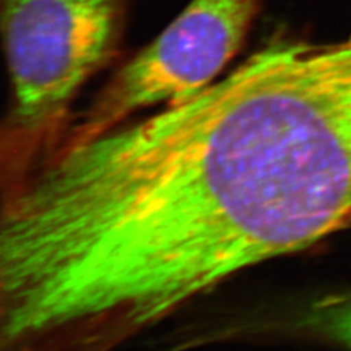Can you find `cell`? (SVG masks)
<instances>
[{
  "label": "cell",
  "instance_id": "6da1fadb",
  "mask_svg": "<svg viewBox=\"0 0 351 351\" xmlns=\"http://www.w3.org/2000/svg\"><path fill=\"white\" fill-rule=\"evenodd\" d=\"M117 8V0L5 1L3 36L16 130L38 134L62 119L112 49Z\"/></svg>",
  "mask_w": 351,
  "mask_h": 351
},
{
  "label": "cell",
  "instance_id": "7a4b0ae2",
  "mask_svg": "<svg viewBox=\"0 0 351 351\" xmlns=\"http://www.w3.org/2000/svg\"><path fill=\"white\" fill-rule=\"evenodd\" d=\"M259 1L193 0L117 72L66 139L95 137L142 108L181 103L211 85L241 47Z\"/></svg>",
  "mask_w": 351,
  "mask_h": 351
},
{
  "label": "cell",
  "instance_id": "3957f363",
  "mask_svg": "<svg viewBox=\"0 0 351 351\" xmlns=\"http://www.w3.org/2000/svg\"><path fill=\"white\" fill-rule=\"evenodd\" d=\"M300 326L313 339L351 351V289L311 302L300 315Z\"/></svg>",
  "mask_w": 351,
  "mask_h": 351
},
{
  "label": "cell",
  "instance_id": "277c9868",
  "mask_svg": "<svg viewBox=\"0 0 351 351\" xmlns=\"http://www.w3.org/2000/svg\"><path fill=\"white\" fill-rule=\"evenodd\" d=\"M349 228H351V213L341 221V224H339V230L337 232H339V230H345V229H349Z\"/></svg>",
  "mask_w": 351,
  "mask_h": 351
}]
</instances>
